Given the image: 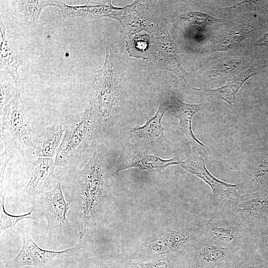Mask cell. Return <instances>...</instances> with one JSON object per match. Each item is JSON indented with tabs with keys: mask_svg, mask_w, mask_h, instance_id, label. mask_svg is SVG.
<instances>
[{
	"mask_svg": "<svg viewBox=\"0 0 268 268\" xmlns=\"http://www.w3.org/2000/svg\"><path fill=\"white\" fill-rule=\"evenodd\" d=\"M202 235L194 220L175 224L150 238L126 260L145 262L183 252L193 247Z\"/></svg>",
	"mask_w": 268,
	"mask_h": 268,
	"instance_id": "1",
	"label": "cell"
},
{
	"mask_svg": "<svg viewBox=\"0 0 268 268\" xmlns=\"http://www.w3.org/2000/svg\"><path fill=\"white\" fill-rule=\"evenodd\" d=\"M1 121V126L10 132L19 147L35 148L32 143L30 124L18 87L14 97L3 108Z\"/></svg>",
	"mask_w": 268,
	"mask_h": 268,
	"instance_id": "8",
	"label": "cell"
},
{
	"mask_svg": "<svg viewBox=\"0 0 268 268\" xmlns=\"http://www.w3.org/2000/svg\"><path fill=\"white\" fill-rule=\"evenodd\" d=\"M11 2L13 17L18 23L32 29L36 27L44 8L59 6L57 0H14Z\"/></svg>",
	"mask_w": 268,
	"mask_h": 268,
	"instance_id": "17",
	"label": "cell"
},
{
	"mask_svg": "<svg viewBox=\"0 0 268 268\" xmlns=\"http://www.w3.org/2000/svg\"><path fill=\"white\" fill-rule=\"evenodd\" d=\"M190 258L184 252L172 253L156 260L137 262L126 260L121 262L116 268H189Z\"/></svg>",
	"mask_w": 268,
	"mask_h": 268,
	"instance_id": "20",
	"label": "cell"
},
{
	"mask_svg": "<svg viewBox=\"0 0 268 268\" xmlns=\"http://www.w3.org/2000/svg\"><path fill=\"white\" fill-rule=\"evenodd\" d=\"M102 164L94 153L81 171L80 187L84 205L83 224L84 232L90 220L95 203L98 201L103 186Z\"/></svg>",
	"mask_w": 268,
	"mask_h": 268,
	"instance_id": "11",
	"label": "cell"
},
{
	"mask_svg": "<svg viewBox=\"0 0 268 268\" xmlns=\"http://www.w3.org/2000/svg\"><path fill=\"white\" fill-rule=\"evenodd\" d=\"M268 185V157L260 162L251 172L244 176L238 184V190L246 193L260 187Z\"/></svg>",
	"mask_w": 268,
	"mask_h": 268,
	"instance_id": "23",
	"label": "cell"
},
{
	"mask_svg": "<svg viewBox=\"0 0 268 268\" xmlns=\"http://www.w3.org/2000/svg\"><path fill=\"white\" fill-rule=\"evenodd\" d=\"M181 161L176 157L168 159H163L158 155L142 154L134 156L130 162L123 165L116 173L132 167L137 168L148 172L161 171L166 167L173 165H179Z\"/></svg>",
	"mask_w": 268,
	"mask_h": 268,
	"instance_id": "22",
	"label": "cell"
},
{
	"mask_svg": "<svg viewBox=\"0 0 268 268\" xmlns=\"http://www.w3.org/2000/svg\"><path fill=\"white\" fill-rule=\"evenodd\" d=\"M166 110L160 105L156 113L146 119L145 123L140 126L136 125L131 133L142 144L154 147L157 145L170 144L164 134L162 122Z\"/></svg>",
	"mask_w": 268,
	"mask_h": 268,
	"instance_id": "14",
	"label": "cell"
},
{
	"mask_svg": "<svg viewBox=\"0 0 268 268\" xmlns=\"http://www.w3.org/2000/svg\"><path fill=\"white\" fill-rule=\"evenodd\" d=\"M1 189L0 210V229L1 232L7 228L13 229L15 228L16 224L21 220L24 219L36 220V213L34 212L33 209L28 213L23 215H14L8 213L4 209V201L5 193Z\"/></svg>",
	"mask_w": 268,
	"mask_h": 268,
	"instance_id": "26",
	"label": "cell"
},
{
	"mask_svg": "<svg viewBox=\"0 0 268 268\" xmlns=\"http://www.w3.org/2000/svg\"><path fill=\"white\" fill-rule=\"evenodd\" d=\"M194 220L209 243L240 250L252 248V233L233 216L214 213L209 219L195 215Z\"/></svg>",
	"mask_w": 268,
	"mask_h": 268,
	"instance_id": "2",
	"label": "cell"
},
{
	"mask_svg": "<svg viewBox=\"0 0 268 268\" xmlns=\"http://www.w3.org/2000/svg\"><path fill=\"white\" fill-rule=\"evenodd\" d=\"M180 166L185 172L195 175L206 183L213 193L212 206L217 207L222 201L238 199V184H231L221 181L213 176L205 166V160L201 154L192 152L186 159L181 161Z\"/></svg>",
	"mask_w": 268,
	"mask_h": 268,
	"instance_id": "6",
	"label": "cell"
},
{
	"mask_svg": "<svg viewBox=\"0 0 268 268\" xmlns=\"http://www.w3.org/2000/svg\"><path fill=\"white\" fill-rule=\"evenodd\" d=\"M183 22L190 27H201L217 23L220 20L207 14L199 11H192L181 16Z\"/></svg>",
	"mask_w": 268,
	"mask_h": 268,
	"instance_id": "27",
	"label": "cell"
},
{
	"mask_svg": "<svg viewBox=\"0 0 268 268\" xmlns=\"http://www.w3.org/2000/svg\"><path fill=\"white\" fill-rule=\"evenodd\" d=\"M242 63V61L239 59H229L214 67L211 73L213 76H216L231 72L239 67Z\"/></svg>",
	"mask_w": 268,
	"mask_h": 268,
	"instance_id": "30",
	"label": "cell"
},
{
	"mask_svg": "<svg viewBox=\"0 0 268 268\" xmlns=\"http://www.w3.org/2000/svg\"><path fill=\"white\" fill-rule=\"evenodd\" d=\"M0 108L1 112L3 107L14 97L16 87L15 88L9 81L4 79L0 75Z\"/></svg>",
	"mask_w": 268,
	"mask_h": 268,
	"instance_id": "28",
	"label": "cell"
},
{
	"mask_svg": "<svg viewBox=\"0 0 268 268\" xmlns=\"http://www.w3.org/2000/svg\"><path fill=\"white\" fill-rule=\"evenodd\" d=\"M149 36L146 34H138L129 36L126 41V48L130 56L147 59L149 57Z\"/></svg>",
	"mask_w": 268,
	"mask_h": 268,
	"instance_id": "25",
	"label": "cell"
},
{
	"mask_svg": "<svg viewBox=\"0 0 268 268\" xmlns=\"http://www.w3.org/2000/svg\"><path fill=\"white\" fill-rule=\"evenodd\" d=\"M57 166L49 157H39L34 161L29 166L31 177L25 188L26 193L30 196L42 194L45 188L54 181Z\"/></svg>",
	"mask_w": 268,
	"mask_h": 268,
	"instance_id": "15",
	"label": "cell"
},
{
	"mask_svg": "<svg viewBox=\"0 0 268 268\" xmlns=\"http://www.w3.org/2000/svg\"><path fill=\"white\" fill-rule=\"evenodd\" d=\"M261 230L260 247L261 251L268 257V223Z\"/></svg>",
	"mask_w": 268,
	"mask_h": 268,
	"instance_id": "32",
	"label": "cell"
},
{
	"mask_svg": "<svg viewBox=\"0 0 268 268\" xmlns=\"http://www.w3.org/2000/svg\"><path fill=\"white\" fill-rule=\"evenodd\" d=\"M263 67V64L255 65L243 70L222 86L215 89H198L203 90L209 95L225 101L231 109L237 114L236 94L249 78L258 74Z\"/></svg>",
	"mask_w": 268,
	"mask_h": 268,
	"instance_id": "16",
	"label": "cell"
},
{
	"mask_svg": "<svg viewBox=\"0 0 268 268\" xmlns=\"http://www.w3.org/2000/svg\"><path fill=\"white\" fill-rule=\"evenodd\" d=\"M265 113L268 115V112L265 111Z\"/></svg>",
	"mask_w": 268,
	"mask_h": 268,
	"instance_id": "35",
	"label": "cell"
},
{
	"mask_svg": "<svg viewBox=\"0 0 268 268\" xmlns=\"http://www.w3.org/2000/svg\"><path fill=\"white\" fill-rule=\"evenodd\" d=\"M195 251L189 268H216L247 250L218 246L202 235L193 247Z\"/></svg>",
	"mask_w": 268,
	"mask_h": 268,
	"instance_id": "13",
	"label": "cell"
},
{
	"mask_svg": "<svg viewBox=\"0 0 268 268\" xmlns=\"http://www.w3.org/2000/svg\"><path fill=\"white\" fill-rule=\"evenodd\" d=\"M64 17L99 18L108 17L109 14L121 7L113 6L111 0H87L84 5H71L59 1V7Z\"/></svg>",
	"mask_w": 268,
	"mask_h": 268,
	"instance_id": "18",
	"label": "cell"
},
{
	"mask_svg": "<svg viewBox=\"0 0 268 268\" xmlns=\"http://www.w3.org/2000/svg\"><path fill=\"white\" fill-rule=\"evenodd\" d=\"M23 244L18 254L7 264L9 268L25 266L49 268L54 262L70 256L78 249L80 243L75 247L62 251H50L40 248L31 239L30 235L24 233Z\"/></svg>",
	"mask_w": 268,
	"mask_h": 268,
	"instance_id": "9",
	"label": "cell"
},
{
	"mask_svg": "<svg viewBox=\"0 0 268 268\" xmlns=\"http://www.w3.org/2000/svg\"><path fill=\"white\" fill-rule=\"evenodd\" d=\"M254 26L251 23L237 26L223 33L212 45L213 51H225L237 48L254 32Z\"/></svg>",
	"mask_w": 268,
	"mask_h": 268,
	"instance_id": "21",
	"label": "cell"
},
{
	"mask_svg": "<svg viewBox=\"0 0 268 268\" xmlns=\"http://www.w3.org/2000/svg\"><path fill=\"white\" fill-rule=\"evenodd\" d=\"M4 128L1 126V139L3 140L4 149L0 154V183L1 184L4 176V170L8 162L13 158L15 153L14 147L9 145L4 137Z\"/></svg>",
	"mask_w": 268,
	"mask_h": 268,
	"instance_id": "29",
	"label": "cell"
},
{
	"mask_svg": "<svg viewBox=\"0 0 268 268\" xmlns=\"http://www.w3.org/2000/svg\"><path fill=\"white\" fill-rule=\"evenodd\" d=\"M95 114L93 108L90 107L74 126L67 130L57 151L55 161L57 165L66 162L90 140Z\"/></svg>",
	"mask_w": 268,
	"mask_h": 268,
	"instance_id": "7",
	"label": "cell"
},
{
	"mask_svg": "<svg viewBox=\"0 0 268 268\" xmlns=\"http://www.w3.org/2000/svg\"><path fill=\"white\" fill-rule=\"evenodd\" d=\"M160 105L178 118V128L188 138L192 152L201 154V151H209L207 146L198 139L192 128L193 116L204 108L205 105L203 103H187L179 99L174 93H171L162 100Z\"/></svg>",
	"mask_w": 268,
	"mask_h": 268,
	"instance_id": "10",
	"label": "cell"
},
{
	"mask_svg": "<svg viewBox=\"0 0 268 268\" xmlns=\"http://www.w3.org/2000/svg\"><path fill=\"white\" fill-rule=\"evenodd\" d=\"M65 131L61 124L48 131L38 141L37 147L38 156L40 157H52L58 150Z\"/></svg>",
	"mask_w": 268,
	"mask_h": 268,
	"instance_id": "24",
	"label": "cell"
},
{
	"mask_svg": "<svg viewBox=\"0 0 268 268\" xmlns=\"http://www.w3.org/2000/svg\"><path fill=\"white\" fill-rule=\"evenodd\" d=\"M93 109L98 117L108 121L113 116L120 93V76L115 59L111 49L106 47L102 67L94 77Z\"/></svg>",
	"mask_w": 268,
	"mask_h": 268,
	"instance_id": "3",
	"label": "cell"
},
{
	"mask_svg": "<svg viewBox=\"0 0 268 268\" xmlns=\"http://www.w3.org/2000/svg\"><path fill=\"white\" fill-rule=\"evenodd\" d=\"M152 32L149 44L150 64L153 68L170 70L188 84L189 75L183 67L178 46L171 38L164 20Z\"/></svg>",
	"mask_w": 268,
	"mask_h": 268,
	"instance_id": "5",
	"label": "cell"
},
{
	"mask_svg": "<svg viewBox=\"0 0 268 268\" xmlns=\"http://www.w3.org/2000/svg\"><path fill=\"white\" fill-rule=\"evenodd\" d=\"M8 28L3 23L0 17V65L1 71L8 73L12 78L18 87L20 76L19 67L23 64V60L18 50L13 47L8 40L6 31Z\"/></svg>",
	"mask_w": 268,
	"mask_h": 268,
	"instance_id": "19",
	"label": "cell"
},
{
	"mask_svg": "<svg viewBox=\"0 0 268 268\" xmlns=\"http://www.w3.org/2000/svg\"><path fill=\"white\" fill-rule=\"evenodd\" d=\"M245 253V252H242L232 260L219 266L216 268H240Z\"/></svg>",
	"mask_w": 268,
	"mask_h": 268,
	"instance_id": "33",
	"label": "cell"
},
{
	"mask_svg": "<svg viewBox=\"0 0 268 268\" xmlns=\"http://www.w3.org/2000/svg\"><path fill=\"white\" fill-rule=\"evenodd\" d=\"M214 213L233 216L251 233L268 217V194H245L236 199L226 200Z\"/></svg>",
	"mask_w": 268,
	"mask_h": 268,
	"instance_id": "4",
	"label": "cell"
},
{
	"mask_svg": "<svg viewBox=\"0 0 268 268\" xmlns=\"http://www.w3.org/2000/svg\"><path fill=\"white\" fill-rule=\"evenodd\" d=\"M240 268H268V266L257 259L253 251L250 250L245 254Z\"/></svg>",
	"mask_w": 268,
	"mask_h": 268,
	"instance_id": "31",
	"label": "cell"
},
{
	"mask_svg": "<svg viewBox=\"0 0 268 268\" xmlns=\"http://www.w3.org/2000/svg\"><path fill=\"white\" fill-rule=\"evenodd\" d=\"M253 44L256 47H268V32L264 34Z\"/></svg>",
	"mask_w": 268,
	"mask_h": 268,
	"instance_id": "34",
	"label": "cell"
},
{
	"mask_svg": "<svg viewBox=\"0 0 268 268\" xmlns=\"http://www.w3.org/2000/svg\"><path fill=\"white\" fill-rule=\"evenodd\" d=\"M69 204L65 200L61 183L52 191L42 194V209L48 222V229L52 232L66 235L70 225L67 217Z\"/></svg>",
	"mask_w": 268,
	"mask_h": 268,
	"instance_id": "12",
	"label": "cell"
}]
</instances>
